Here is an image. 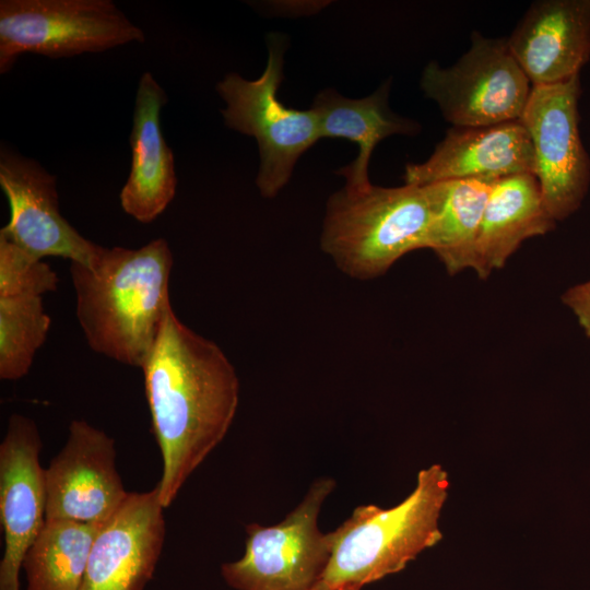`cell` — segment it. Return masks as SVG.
Returning <instances> with one entry per match:
<instances>
[{"instance_id":"obj_1","label":"cell","mask_w":590,"mask_h":590,"mask_svg":"<svg viewBox=\"0 0 590 590\" xmlns=\"http://www.w3.org/2000/svg\"><path fill=\"white\" fill-rule=\"evenodd\" d=\"M141 369L163 461L156 487L166 508L225 437L237 411L239 381L221 347L182 323L173 308Z\"/></svg>"},{"instance_id":"obj_2","label":"cell","mask_w":590,"mask_h":590,"mask_svg":"<svg viewBox=\"0 0 590 590\" xmlns=\"http://www.w3.org/2000/svg\"><path fill=\"white\" fill-rule=\"evenodd\" d=\"M173 262L164 238L138 249L102 247L91 267L71 262L75 315L91 350L142 368L173 308Z\"/></svg>"},{"instance_id":"obj_3","label":"cell","mask_w":590,"mask_h":590,"mask_svg":"<svg viewBox=\"0 0 590 590\" xmlns=\"http://www.w3.org/2000/svg\"><path fill=\"white\" fill-rule=\"evenodd\" d=\"M444 182L352 189L327 203L320 245L345 274L368 280L406 253L427 248Z\"/></svg>"},{"instance_id":"obj_4","label":"cell","mask_w":590,"mask_h":590,"mask_svg":"<svg viewBox=\"0 0 590 590\" xmlns=\"http://www.w3.org/2000/svg\"><path fill=\"white\" fill-rule=\"evenodd\" d=\"M449 485L447 471L434 463L418 472L413 492L397 506H357L330 532L331 557L317 585L363 587L402 570L440 542L438 521Z\"/></svg>"},{"instance_id":"obj_5","label":"cell","mask_w":590,"mask_h":590,"mask_svg":"<svg viewBox=\"0 0 590 590\" xmlns=\"http://www.w3.org/2000/svg\"><path fill=\"white\" fill-rule=\"evenodd\" d=\"M268 48L260 78L246 80L232 72L216 84V91L226 104L222 110L225 126L256 139L260 162L256 185L262 197L273 198L288 182L298 158L321 137L311 108H290L278 98L285 40L270 34Z\"/></svg>"},{"instance_id":"obj_6","label":"cell","mask_w":590,"mask_h":590,"mask_svg":"<svg viewBox=\"0 0 590 590\" xmlns=\"http://www.w3.org/2000/svg\"><path fill=\"white\" fill-rule=\"evenodd\" d=\"M145 33L111 0H1L0 73L26 52L51 59L144 43Z\"/></svg>"},{"instance_id":"obj_7","label":"cell","mask_w":590,"mask_h":590,"mask_svg":"<svg viewBox=\"0 0 590 590\" xmlns=\"http://www.w3.org/2000/svg\"><path fill=\"white\" fill-rule=\"evenodd\" d=\"M334 486L332 479H319L283 521L268 527L247 524L244 556L221 567L225 582L235 590L314 588L331 557V533H322L317 522Z\"/></svg>"},{"instance_id":"obj_8","label":"cell","mask_w":590,"mask_h":590,"mask_svg":"<svg viewBox=\"0 0 590 590\" xmlns=\"http://www.w3.org/2000/svg\"><path fill=\"white\" fill-rule=\"evenodd\" d=\"M420 86L455 127L519 120L532 85L505 38L473 32L469 49L450 67L427 63Z\"/></svg>"},{"instance_id":"obj_9","label":"cell","mask_w":590,"mask_h":590,"mask_svg":"<svg viewBox=\"0 0 590 590\" xmlns=\"http://www.w3.org/2000/svg\"><path fill=\"white\" fill-rule=\"evenodd\" d=\"M579 76L532 86L520 117L534 152V176L556 221L573 215L590 187V157L579 132Z\"/></svg>"},{"instance_id":"obj_10","label":"cell","mask_w":590,"mask_h":590,"mask_svg":"<svg viewBox=\"0 0 590 590\" xmlns=\"http://www.w3.org/2000/svg\"><path fill=\"white\" fill-rule=\"evenodd\" d=\"M0 187L10 208L1 235L38 259L62 257L85 267L95 262L102 246L62 216L57 178L38 162L1 145Z\"/></svg>"},{"instance_id":"obj_11","label":"cell","mask_w":590,"mask_h":590,"mask_svg":"<svg viewBox=\"0 0 590 590\" xmlns=\"http://www.w3.org/2000/svg\"><path fill=\"white\" fill-rule=\"evenodd\" d=\"M115 459L111 437L83 420L72 421L66 445L45 469L46 520L109 519L129 494Z\"/></svg>"},{"instance_id":"obj_12","label":"cell","mask_w":590,"mask_h":590,"mask_svg":"<svg viewBox=\"0 0 590 590\" xmlns=\"http://www.w3.org/2000/svg\"><path fill=\"white\" fill-rule=\"evenodd\" d=\"M40 449L34 421L21 414L11 415L0 445V518L4 534L0 590H20L24 557L46 520Z\"/></svg>"},{"instance_id":"obj_13","label":"cell","mask_w":590,"mask_h":590,"mask_svg":"<svg viewBox=\"0 0 590 590\" xmlns=\"http://www.w3.org/2000/svg\"><path fill=\"white\" fill-rule=\"evenodd\" d=\"M163 510L157 487L129 492L118 510L101 524L79 590H144L164 544Z\"/></svg>"},{"instance_id":"obj_14","label":"cell","mask_w":590,"mask_h":590,"mask_svg":"<svg viewBox=\"0 0 590 590\" xmlns=\"http://www.w3.org/2000/svg\"><path fill=\"white\" fill-rule=\"evenodd\" d=\"M534 172L530 137L521 121L514 120L491 126H452L426 161L405 166L404 182L480 180L493 184L511 175H534Z\"/></svg>"},{"instance_id":"obj_15","label":"cell","mask_w":590,"mask_h":590,"mask_svg":"<svg viewBox=\"0 0 590 590\" xmlns=\"http://www.w3.org/2000/svg\"><path fill=\"white\" fill-rule=\"evenodd\" d=\"M532 86L579 76L590 59V0H539L506 38Z\"/></svg>"},{"instance_id":"obj_16","label":"cell","mask_w":590,"mask_h":590,"mask_svg":"<svg viewBox=\"0 0 590 590\" xmlns=\"http://www.w3.org/2000/svg\"><path fill=\"white\" fill-rule=\"evenodd\" d=\"M167 99L155 78L144 72L137 88L129 138L130 173L119 193L125 213L143 224L156 220L176 194L174 154L161 127V111Z\"/></svg>"},{"instance_id":"obj_17","label":"cell","mask_w":590,"mask_h":590,"mask_svg":"<svg viewBox=\"0 0 590 590\" xmlns=\"http://www.w3.org/2000/svg\"><path fill=\"white\" fill-rule=\"evenodd\" d=\"M533 174H517L492 184L480 224L473 271L487 279L507 263L520 245L555 228Z\"/></svg>"},{"instance_id":"obj_18","label":"cell","mask_w":590,"mask_h":590,"mask_svg":"<svg viewBox=\"0 0 590 590\" xmlns=\"http://www.w3.org/2000/svg\"><path fill=\"white\" fill-rule=\"evenodd\" d=\"M391 79L373 94L349 98L332 88L320 91L311 109L317 116L320 137L341 138L355 142L358 154L349 165L337 170L345 178V187L366 188L370 185L368 164L377 144L393 134L415 135L421 126L389 107Z\"/></svg>"},{"instance_id":"obj_19","label":"cell","mask_w":590,"mask_h":590,"mask_svg":"<svg viewBox=\"0 0 590 590\" xmlns=\"http://www.w3.org/2000/svg\"><path fill=\"white\" fill-rule=\"evenodd\" d=\"M444 191L433 224L430 249L450 275L473 270L483 212L492 184L480 180L442 181Z\"/></svg>"},{"instance_id":"obj_20","label":"cell","mask_w":590,"mask_h":590,"mask_svg":"<svg viewBox=\"0 0 590 590\" xmlns=\"http://www.w3.org/2000/svg\"><path fill=\"white\" fill-rule=\"evenodd\" d=\"M101 524L45 520L22 564L26 590H79Z\"/></svg>"},{"instance_id":"obj_21","label":"cell","mask_w":590,"mask_h":590,"mask_svg":"<svg viewBox=\"0 0 590 590\" xmlns=\"http://www.w3.org/2000/svg\"><path fill=\"white\" fill-rule=\"evenodd\" d=\"M51 324L43 297L0 298V378L17 380L31 369Z\"/></svg>"},{"instance_id":"obj_22","label":"cell","mask_w":590,"mask_h":590,"mask_svg":"<svg viewBox=\"0 0 590 590\" xmlns=\"http://www.w3.org/2000/svg\"><path fill=\"white\" fill-rule=\"evenodd\" d=\"M58 284L48 263L0 234V298L43 297L55 292Z\"/></svg>"},{"instance_id":"obj_23","label":"cell","mask_w":590,"mask_h":590,"mask_svg":"<svg viewBox=\"0 0 590 590\" xmlns=\"http://www.w3.org/2000/svg\"><path fill=\"white\" fill-rule=\"evenodd\" d=\"M562 302L573 312L583 333L590 338V280L567 288L562 295Z\"/></svg>"},{"instance_id":"obj_24","label":"cell","mask_w":590,"mask_h":590,"mask_svg":"<svg viewBox=\"0 0 590 590\" xmlns=\"http://www.w3.org/2000/svg\"><path fill=\"white\" fill-rule=\"evenodd\" d=\"M361 589L362 587L356 586V585L342 586L339 588H326L321 585H316L314 588L309 590H361Z\"/></svg>"}]
</instances>
